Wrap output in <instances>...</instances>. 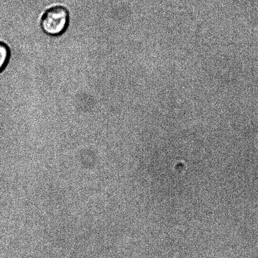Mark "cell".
<instances>
[{"mask_svg":"<svg viewBox=\"0 0 258 258\" xmlns=\"http://www.w3.org/2000/svg\"><path fill=\"white\" fill-rule=\"evenodd\" d=\"M11 58V48L6 42L0 40V74L8 67Z\"/></svg>","mask_w":258,"mask_h":258,"instance_id":"7a4b0ae2","label":"cell"},{"mask_svg":"<svg viewBox=\"0 0 258 258\" xmlns=\"http://www.w3.org/2000/svg\"><path fill=\"white\" fill-rule=\"evenodd\" d=\"M70 15L69 10L61 6L49 7L42 14L40 27L45 34L51 37H59L69 29Z\"/></svg>","mask_w":258,"mask_h":258,"instance_id":"6da1fadb","label":"cell"}]
</instances>
